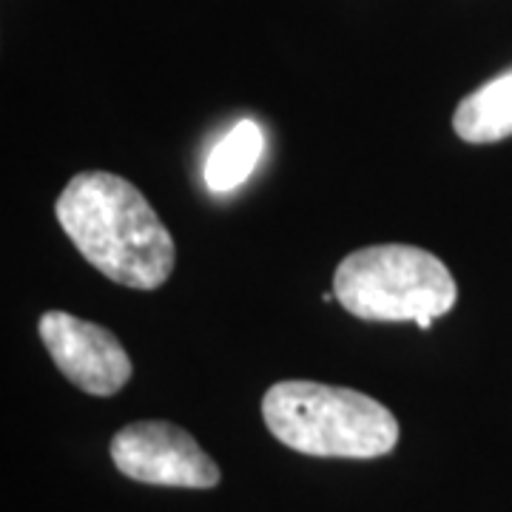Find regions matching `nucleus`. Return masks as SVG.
Segmentation results:
<instances>
[{
  "instance_id": "7",
  "label": "nucleus",
  "mask_w": 512,
  "mask_h": 512,
  "mask_svg": "<svg viewBox=\"0 0 512 512\" xmlns=\"http://www.w3.org/2000/svg\"><path fill=\"white\" fill-rule=\"evenodd\" d=\"M265 148V134L254 120H239L231 128L205 163V185L214 194H228L254 174L256 163Z\"/></svg>"
},
{
  "instance_id": "4",
  "label": "nucleus",
  "mask_w": 512,
  "mask_h": 512,
  "mask_svg": "<svg viewBox=\"0 0 512 512\" xmlns=\"http://www.w3.org/2000/svg\"><path fill=\"white\" fill-rule=\"evenodd\" d=\"M111 461L123 476L154 487L211 490L220 484L217 461L171 421H134L111 439Z\"/></svg>"
},
{
  "instance_id": "5",
  "label": "nucleus",
  "mask_w": 512,
  "mask_h": 512,
  "mask_svg": "<svg viewBox=\"0 0 512 512\" xmlns=\"http://www.w3.org/2000/svg\"><path fill=\"white\" fill-rule=\"evenodd\" d=\"M37 333L57 370L89 396H114L131 379L126 348L103 325L66 311H46L37 322Z\"/></svg>"
},
{
  "instance_id": "6",
  "label": "nucleus",
  "mask_w": 512,
  "mask_h": 512,
  "mask_svg": "<svg viewBox=\"0 0 512 512\" xmlns=\"http://www.w3.org/2000/svg\"><path fill=\"white\" fill-rule=\"evenodd\" d=\"M453 128L470 146H490L512 137V69L467 94L453 114Z\"/></svg>"
},
{
  "instance_id": "1",
  "label": "nucleus",
  "mask_w": 512,
  "mask_h": 512,
  "mask_svg": "<svg viewBox=\"0 0 512 512\" xmlns=\"http://www.w3.org/2000/svg\"><path fill=\"white\" fill-rule=\"evenodd\" d=\"M74 248L111 282L157 291L174 271V239L134 185L109 171H80L55 205Z\"/></svg>"
},
{
  "instance_id": "3",
  "label": "nucleus",
  "mask_w": 512,
  "mask_h": 512,
  "mask_svg": "<svg viewBox=\"0 0 512 512\" xmlns=\"http://www.w3.org/2000/svg\"><path fill=\"white\" fill-rule=\"evenodd\" d=\"M336 302L367 322H419L453 311L458 288L439 256L416 245H370L333 274Z\"/></svg>"
},
{
  "instance_id": "2",
  "label": "nucleus",
  "mask_w": 512,
  "mask_h": 512,
  "mask_svg": "<svg viewBox=\"0 0 512 512\" xmlns=\"http://www.w3.org/2000/svg\"><path fill=\"white\" fill-rule=\"evenodd\" d=\"M262 419L285 447L319 458H379L396 450L399 421L350 387L279 382L262 396Z\"/></svg>"
}]
</instances>
